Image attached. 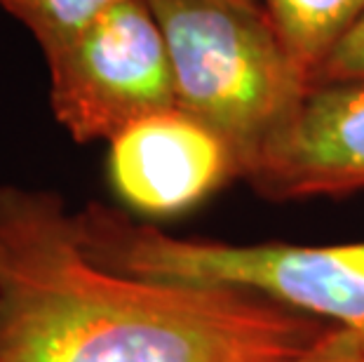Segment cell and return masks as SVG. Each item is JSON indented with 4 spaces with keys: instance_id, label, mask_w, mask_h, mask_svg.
Instances as JSON below:
<instances>
[{
    "instance_id": "obj_4",
    "label": "cell",
    "mask_w": 364,
    "mask_h": 362,
    "mask_svg": "<svg viewBox=\"0 0 364 362\" xmlns=\"http://www.w3.org/2000/svg\"><path fill=\"white\" fill-rule=\"evenodd\" d=\"M54 118L78 144L111 142L132 122L176 109L165 33L149 0H120L48 52Z\"/></svg>"
},
{
    "instance_id": "obj_11",
    "label": "cell",
    "mask_w": 364,
    "mask_h": 362,
    "mask_svg": "<svg viewBox=\"0 0 364 362\" xmlns=\"http://www.w3.org/2000/svg\"><path fill=\"white\" fill-rule=\"evenodd\" d=\"M242 3H261V0H242Z\"/></svg>"
},
{
    "instance_id": "obj_5",
    "label": "cell",
    "mask_w": 364,
    "mask_h": 362,
    "mask_svg": "<svg viewBox=\"0 0 364 362\" xmlns=\"http://www.w3.org/2000/svg\"><path fill=\"white\" fill-rule=\"evenodd\" d=\"M245 179L275 200L364 188V78L308 85Z\"/></svg>"
},
{
    "instance_id": "obj_6",
    "label": "cell",
    "mask_w": 364,
    "mask_h": 362,
    "mask_svg": "<svg viewBox=\"0 0 364 362\" xmlns=\"http://www.w3.org/2000/svg\"><path fill=\"white\" fill-rule=\"evenodd\" d=\"M108 176L132 210L167 217L196 207L233 176L226 142L179 109L132 122L108 142Z\"/></svg>"
},
{
    "instance_id": "obj_10",
    "label": "cell",
    "mask_w": 364,
    "mask_h": 362,
    "mask_svg": "<svg viewBox=\"0 0 364 362\" xmlns=\"http://www.w3.org/2000/svg\"><path fill=\"white\" fill-rule=\"evenodd\" d=\"M287 362H364V351L334 327L313 351Z\"/></svg>"
},
{
    "instance_id": "obj_2",
    "label": "cell",
    "mask_w": 364,
    "mask_h": 362,
    "mask_svg": "<svg viewBox=\"0 0 364 362\" xmlns=\"http://www.w3.org/2000/svg\"><path fill=\"white\" fill-rule=\"evenodd\" d=\"M85 252L134 278L235 289L336 327L364 351V243L233 245L167 235L118 210L75 212Z\"/></svg>"
},
{
    "instance_id": "obj_9",
    "label": "cell",
    "mask_w": 364,
    "mask_h": 362,
    "mask_svg": "<svg viewBox=\"0 0 364 362\" xmlns=\"http://www.w3.org/2000/svg\"><path fill=\"white\" fill-rule=\"evenodd\" d=\"M364 78V12L334 43L311 75V82ZM308 82V85H311Z\"/></svg>"
},
{
    "instance_id": "obj_8",
    "label": "cell",
    "mask_w": 364,
    "mask_h": 362,
    "mask_svg": "<svg viewBox=\"0 0 364 362\" xmlns=\"http://www.w3.org/2000/svg\"><path fill=\"white\" fill-rule=\"evenodd\" d=\"M115 3L120 0H0V7L24 24L48 55Z\"/></svg>"
},
{
    "instance_id": "obj_7",
    "label": "cell",
    "mask_w": 364,
    "mask_h": 362,
    "mask_svg": "<svg viewBox=\"0 0 364 362\" xmlns=\"http://www.w3.org/2000/svg\"><path fill=\"white\" fill-rule=\"evenodd\" d=\"M261 5L308 82L334 43L364 12V0H261Z\"/></svg>"
},
{
    "instance_id": "obj_1",
    "label": "cell",
    "mask_w": 364,
    "mask_h": 362,
    "mask_svg": "<svg viewBox=\"0 0 364 362\" xmlns=\"http://www.w3.org/2000/svg\"><path fill=\"white\" fill-rule=\"evenodd\" d=\"M331 329L247 292L106 268L59 196L0 186V362H287Z\"/></svg>"
},
{
    "instance_id": "obj_3",
    "label": "cell",
    "mask_w": 364,
    "mask_h": 362,
    "mask_svg": "<svg viewBox=\"0 0 364 362\" xmlns=\"http://www.w3.org/2000/svg\"><path fill=\"white\" fill-rule=\"evenodd\" d=\"M149 3L167 41L176 109L219 134L247 176L296 109L308 75L261 3Z\"/></svg>"
}]
</instances>
